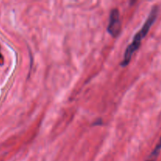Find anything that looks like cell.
Listing matches in <instances>:
<instances>
[{
  "instance_id": "cell-1",
  "label": "cell",
  "mask_w": 161,
  "mask_h": 161,
  "mask_svg": "<svg viewBox=\"0 0 161 161\" xmlns=\"http://www.w3.org/2000/svg\"><path fill=\"white\" fill-rule=\"evenodd\" d=\"M121 30V23L119 20V10L113 9L110 13L109 23L108 26V31L113 37H117Z\"/></svg>"
},
{
  "instance_id": "cell-2",
  "label": "cell",
  "mask_w": 161,
  "mask_h": 161,
  "mask_svg": "<svg viewBox=\"0 0 161 161\" xmlns=\"http://www.w3.org/2000/svg\"><path fill=\"white\" fill-rule=\"evenodd\" d=\"M161 150V137L160 138V141L157 143V146L155 147V149L153 150V152L151 153V154L149 155V157H148V159L146 161H157V157H158L159 154Z\"/></svg>"
}]
</instances>
